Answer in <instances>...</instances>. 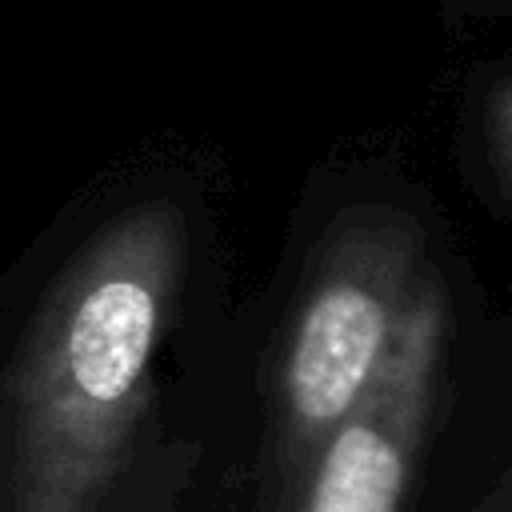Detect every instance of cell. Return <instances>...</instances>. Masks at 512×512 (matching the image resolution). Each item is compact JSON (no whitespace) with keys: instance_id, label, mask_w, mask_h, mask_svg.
<instances>
[{"instance_id":"6da1fadb","label":"cell","mask_w":512,"mask_h":512,"mask_svg":"<svg viewBox=\"0 0 512 512\" xmlns=\"http://www.w3.org/2000/svg\"><path fill=\"white\" fill-rule=\"evenodd\" d=\"M180 264L164 208L116 220L44 300L8 388L12 512H104Z\"/></svg>"},{"instance_id":"7a4b0ae2","label":"cell","mask_w":512,"mask_h":512,"mask_svg":"<svg viewBox=\"0 0 512 512\" xmlns=\"http://www.w3.org/2000/svg\"><path fill=\"white\" fill-rule=\"evenodd\" d=\"M412 260L400 224H360L308 284L280 368V468L292 480L372 388L416 284Z\"/></svg>"},{"instance_id":"3957f363","label":"cell","mask_w":512,"mask_h":512,"mask_svg":"<svg viewBox=\"0 0 512 512\" xmlns=\"http://www.w3.org/2000/svg\"><path fill=\"white\" fill-rule=\"evenodd\" d=\"M444 344V300L416 280L392 348L364 400L320 440L292 492V512H400L416 440L432 404Z\"/></svg>"},{"instance_id":"277c9868","label":"cell","mask_w":512,"mask_h":512,"mask_svg":"<svg viewBox=\"0 0 512 512\" xmlns=\"http://www.w3.org/2000/svg\"><path fill=\"white\" fill-rule=\"evenodd\" d=\"M488 136H492V156H496V168H500L504 184L512 188V84H508V88H500V96L492 100Z\"/></svg>"}]
</instances>
